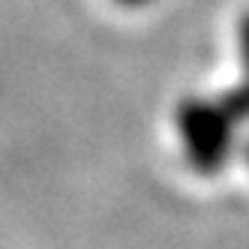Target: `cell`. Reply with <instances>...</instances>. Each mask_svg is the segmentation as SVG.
I'll use <instances>...</instances> for the list:
<instances>
[{
    "mask_svg": "<svg viewBox=\"0 0 249 249\" xmlns=\"http://www.w3.org/2000/svg\"><path fill=\"white\" fill-rule=\"evenodd\" d=\"M234 120L222 102L186 99L177 111V132L186 153V162L198 174H216L225 168L234 144Z\"/></svg>",
    "mask_w": 249,
    "mask_h": 249,
    "instance_id": "cell-1",
    "label": "cell"
},
{
    "mask_svg": "<svg viewBox=\"0 0 249 249\" xmlns=\"http://www.w3.org/2000/svg\"><path fill=\"white\" fill-rule=\"evenodd\" d=\"M222 102V108L231 114V120H249V78H243V84H237V87H231V90L219 99Z\"/></svg>",
    "mask_w": 249,
    "mask_h": 249,
    "instance_id": "cell-2",
    "label": "cell"
},
{
    "mask_svg": "<svg viewBox=\"0 0 249 249\" xmlns=\"http://www.w3.org/2000/svg\"><path fill=\"white\" fill-rule=\"evenodd\" d=\"M240 36H237V48H240V63H243V75L249 78V12L243 15L240 21Z\"/></svg>",
    "mask_w": 249,
    "mask_h": 249,
    "instance_id": "cell-3",
    "label": "cell"
},
{
    "mask_svg": "<svg viewBox=\"0 0 249 249\" xmlns=\"http://www.w3.org/2000/svg\"><path fill=\"white\" fill-rule=\"evenodd\" d=\"M120 6H129V9H135V6H147V3H153V0H117Z\"/></svg>",
    "mask_w": 249,
    "mask_h": 249,
    "instance_id": "cell-4",
    "label": "cell"
},
{
    "mask_svg": "<svg viewBox=\"0 0 249 249\" xmlns=\"http://www.w3.org/2000/svg\"><path fill=\"white\" fill-rule=\"evenodd\" d=\"M243 156H246V165H249V144H246V153H243Z\"/></svg>",
    "mask_w": 249,
    "mask_h": 249,
    "instance_id": "cell-5",
    "label": "cell"
}]
</instances>
